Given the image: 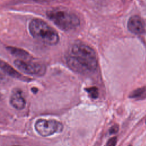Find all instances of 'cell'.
Segmentation results:
<instances>
[{
	"label": "cell",
	"mask_w": 146,
	"mask_h": 146,
	"mask_svg": "<svg viewBox=\"0 0 146 146\" xmlns=\"http://www.w3.org/2000/svg\"><path fill=\"white\" fill-rule=\"evenodd\" d=\"M66 59L68 66L80 74L92 72L98 67V59L95 51L84 43H75L72 45Z\"/></svg>",
	"instance_id": "1"
},
{
	"label": "cell",
	"mask_w": 146,
	"mask_h": 146,
	"mask_svg": "<svg viewBox=\"0 0 146 146\" xmlns=\"http://www.w3.org/2000/svg\"><path fill=\"white\" fill-rule=\"evenodd\" d=\"M28 27L31 36L45 44L54 46L56 44L59 40L56 31L41 19H32Z\"/></svg>",
	"instance_id": "2"
},
{
	"label": "cell",
	"mask_w": 146,
	"mask_h": 146,
	"mask_svg": "<svg viewBox=\"0 0 146 146\" xmlns=\"http://www.w3.org/2000/svg\"><path fill=\"white\" fill-rule=\"evenodd\" d=\"M47 16L58 28L64 31L75 29L80 25V19L76 15L62 7L48 10Z\"/></svg>",
	"instance_id": "3"
},
{
	"label": "cell",
	"mask_w": 146,
	"mask_h": 146,
	"mask_svg": "<svg viewBox=\"0 0 146 146\" xmlns=\"http://www.w3.org/2000/svg\"><path fill=\"white\" fill-rule=\"evenodd\" d=\"M14 64L17 69L27 75L41 76L46 72V66L36 62L17 59L14 60Z\"/></svg>",
	"instance_id": "4"
},
{
	"label": "cell",
	"mask_w": 146,
	"mask_h": 146,
	"mask_svg": "<svg viewBox=\"0 0 146 146\" xmlns=\"http://www.w3.org/2000/svg\"><path fill=\"white\" fill-rule=\"evenodd\" d=\"M36 131L42 136L47 137L62 131L63 124L55 120L40 119L36 120L34 125Z\"/></svg>",
	"instance_id": "5"
},
{
	"label": "cell",
	"mask_w": 146,
	"mask_h": 146,
	"mask_svg": "<svg viewBox=\"0 0 146 146\" xmlns=\"http://www.w3.org/2000/svg\"><path fill=\"white\" fill-rule=\"evenodd\" d=\"M129 31L134 34H141L145 31L143 20L138 15H133L129 18L127 23Z\"/></svg>",
	"instance_id": "6"
},
{
	"label": "cell",
	"mask_w": 146,
	"mask_h": 146,
	"mask_svg": "<svg viewBox=\"0 0 146 146\" xmlns=\"http://www.w3.org/2000/svg\"><path fill=\"white\" fill-rule=\"evenodd\" d=\"M10 103L17 110H23L26 106V100L22 95V92L19 89L14 90L10 98Z\"/></svg>",
	"instance_id": "7"
},
{
	"label": "cell",
	"mask_w": 146,
	"mask_h": 146,
	"mask_svg": "<svg viewBox=\"0 0 146 146\" xmlns=\"http://www.w3.org/2000/svg\"><path fill=\"white\" fill-rule=\"evenodd\" d=\"M0 69L9 75L17 79L22 78V75L6 62L0 60Z\"/></svg>",
	"instance_id": "8"
},
{
	"label": "cell",
	"mask_w": 146,
	"mask_h": 146,
	"mask_svg": "<svg viewBox=\"0 0 146 146\" xmlns=\"http://www.w3.org/2000/svg\"><path fill=\"white\" fill-rule=\"evenodd\" d=\"M7 50L13 56L18 57V59L29 60L30 54L24 50L15 47H7Z\"/></svg>",
	"instance_id": "9"
},
{
	"label": "cell",
	"mask_w": 146,
	"mask_h": 146,
	"mask_svg": "<svg viewBox=\"0 0 146 146\" xmlns=\"http://www.w3.org/2000/svg\"><path fill=\"white\" fill-rule=\"evenodd\" d=\"M146 95V87H142L133 90L129 95L130 98H137Z\"/></svg>",
	"instance_id": "10"
},
{
	"label": "cell",
	"mask_w": 146,
	"mask_h": 146,
	"mask_svg": "<svg viewBox=\"0 0 146 146\" xmlns=\"http://www.w3.org/2000/svg\"><path fill=\"white\" fill-rule=\"evenodd\" d=\"M87 92L88 93L92 99H96L99 95L98 89L96 87H91L85 88Z\"/></svg>",
	"instance_id": "11"
},
{
	"label": "cell",
	"mask_w": 146,
	"mask_h": 146,
	"mask_svg": "<svg viewBox=\"0 0 146 146\" xmlns=\"http://www.w3.org/2000/svg\"><path fill=\"white\" fill-rule=\"evenodd\" d=\"M117 141V138L116 136L112 137L108 140L107 143V146H116Z\"/></svg>",
	"instance_id": "12"
},
{
	"label": "cell",
	"mask_w": 146,
	"mask_h": 146,
	"mask_svg": "<svg viewBox=\"0 0 146 146\" xmlns=\"http://www.w3.org/2000/svg\"><path fill=\"white\" fill-rule=\"evenodd\" d=\"M119 130V126L117 124H115L113 126H112L110 129L109 132L110 134H115L118 132Z\"/></svg>",
	"instance_id": "13"
},
{
	"label": "cell",
	"mask_w": 146,
	"mask_h": 146,
	"mask_svg": "<svg viewBox=\"0 0 146 146\" xmlns=\"http://www.w3.org/2000/svg\"><path fill=\"white\" fill-rule=\"evenodd\" d=\"M1 98H2V95H1V94H0V100L1 99Z\"/></svg>",
	"instance_id": "14"
},
{
	"label": "cell",
	"mask_w": 146,
	"mask_h": 146,
	"mask_svg": "<svg viewBox=\"0 0 146 146\" xmlns=\"http://www.w3.org/2000/svg\"><path fill=\"white\" fill-rule=\"evenodd\" d=\"M14 146H21V145H14Z\"/></svg>",
	"instance_id": "15"
},
{
	"label": "cell",
	"mask_w": 146,
	"mask_h": 146,
	"mask_svg": "<svg viewBox=\"0 0 146 146\" xmlns=\"http://www.w3.org/2000/svg\"><path fill=\"white\" fill-rule=\"evenodd\" d=\"M128 146H132V145H128Z\"/></svg>",
	"instance_id": "16"
}]
</instances>
